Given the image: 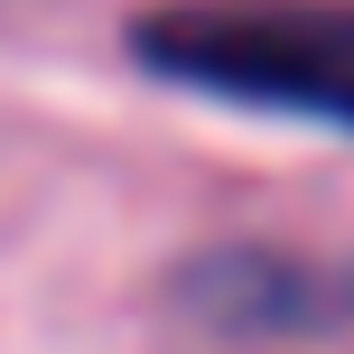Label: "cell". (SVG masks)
<instances>
[{
  "label": "cell",
  "mask_w": 354,
  "mask_h": 354,
  "mask_svg": "<svg viewBox=\"0 0 354 354\" xmlns=\"http://www.w3.org/2000/svg\"><path fill=\"white\" fill-rule=\"evenodd\" d=\"M131 47L168 84L354 131V0H168Z\"/></svg>",
  "instance_id": "cell-1"
}]
</instances>
